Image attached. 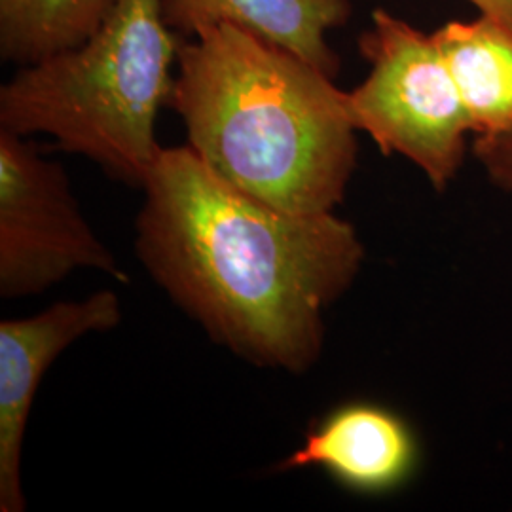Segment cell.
Masks as SVG:
<instances>
[{
    "label": "cell",
    "mask_w": 512,
    "mask_h": 512,
    "mask_svg": "<svg viewBox=\"0 0 512 512\" xmlns=\"http://www.w3.org/2000/svg\"><path fill=\"white\" fill-rule=\"evenodd\" d=\"M143 190L137 255L169 298L247 363L310 370L325 344V311L365 262L351 222L258 202L188 145L162 147Z\"/></svg>",
    "instance_id": "6da1fadb"
},
{
    "label": "cell",
    "mask_w": 512,
    "mask_h": 512,
    "mask_svg": "<svg viewBox=\"0 0 512 512\" xmlns=\"http://www.w3.org/2000/svg\"><path fill=\"white\" fill-rule=\"evenodd\" d=\"M169 107L222 181L296 215L334 213L357 169L346 92L289 48L236 25L184 38Z\"/></svg>",
    "instance_id": "7a4b0ae2"
},
{
    "label": "cell",
    "mask_w": 512,
    "mask_h": 512,
    "mask_svg": "<svg viewBox=\"0 0 512 512\" xmlns=\"http://www.w3.org/2000/svg\"><path fill=\"white\" fill-rule=\"evenodd\" d=\"M183 40L165 25L160 0H120L88 40L21 67L0 88V129L50 135L143 188L162 150L156 120Z\"/></svg>",
    "instance_id": "3957f363"
},
{
    "label": "cell",
    "mask_w": 512,
    "mask_h": 512,
    "mask_svg": "<svg viewBox=\"0 0 512 512\" xmlns=\"http://www.w3.org/2000/svg\"><path fill=\"white\" fill-rule=\"evenodd\" d=\"M359 52L370 71L346 92L353 126L384 156H403L435 190H446L458 177L473 131L435 38L376 8Z\"/></svg>",
    "instance_id": "277c9868"
},
{
    "label": "cell",
    "mask_w": 512,
    "mask_h": 512,
    "mask_svg": "<svg viewBox=\"0 0 512 512\" xmlns=\"http://www.w3.org/2000/svg\"><path fill=\"white\" fill-rule=\"evenodd\" d=\"M76 270L128 283L84 219L61 164L46 160L25 137L0 129V296L42 294Z\"/></svg>",
    "instance_id": "5b68a950"
},
{
    "label": "cell",
    "mask_w": 512,
    "mask_h": 512,
    "mask_svg": "<svg viewBox=\"0 0 512 512\" xmlns=\"http://www.w3.org/2000/svg\"><path fill=\"white\" fill-rule=\"evenodd\" d=\"M122 319L118 294L97 291L57 302L33 317L0 323V511L23 512V440L38 387L55 359L90 332H107Z\"/></svg>",
    "instance_id": "8992f818"
},
{
    "label": "cell",
    "mask_w": 512,
    "mask_h": 512,
    "mask_svg": "<svg viewBox=\"0 0 512 512\" xmlns=\"http://www.w3.org/2000/svg\"><path fill=\"white\" fill-rule=\"evenodd\" d=\"M420 459L412 427L374 403H348L313 427L277 471L321 467L353 492L385 494L414 475Z\"/></svg>",
    "instance_id": "52a82bcc"
},
{
    "label": "cell",
    "mask_w": 512,
    "mask_h": 512,
    "mask_svg": "<svg viewBox=\"0 0 512 512\" xmlns=\"http://www.w3.org/2000/svg\"><path fill=\"white\" fill-rule=\"evenodd\" d=\"M165 25L184 38L202 29L236 25L289 48L330 78L340 59L330 48V31L351 16L349 0H160Z\"/></svg>",
    "instance_id": "ba28073f"
},
{
    "label": "cell",
    "mask_w": 512,
    "mask_h": 512,
    "mask_svg": "<svg viewBox=\"0 0 512 512\" xmlns=\"http://www.w3.org/2000/svg\"><path fill=\"white\" fill-rule=\"evenodd\" d=\"M454 78L475 137L512 128V31L478 14L431 33Z\"/></svg>",
    "instance_id": "9c48e42d"
},
{
    "label": "cell",
    "mask_w": 512,
    "mask_h": 512,
    "mask_svg": "<svg viewBox=\"0 0 512 512\" xmlns=\"http://www.w3.org/2000/svg\"><path fill=\"white\" fill-rule=\"evenodd\" d=\"M120 0H0V57L19 67L82 44Z\"/></svg>",
    "instance_id": "30bf717a"
},
{
    "label": "cell",
    "mask_w": 512,
    "mask_h": 512,
    "mask_svg": "<svg viewBox=\"0 0 512 512\" xmlns=\"http://www.w3.org/2000/svg\"><path fill=\"white\" fill-rule=\"evenodd\" d=\"M473 154L490 183L512 194V128L492 137H475Z\"/></svg>",
    "instance_id": "8fae6325"
},
{
    "label": "cell",
    "mask_w": 512,
    "mask_h": 512,
    "mask_svg": "<svg viewBox=\"0 0 512 512\" xmlns=\"http://www.w3.org/2000/svg\"><path fill=\"white\" fill-rule=\"evenodd\" d=\"M475 6L478 14L501 21L512 31V0H467Z\"/></svg>",
    "instance_id": "7c38bea8"
}]
</instances>
